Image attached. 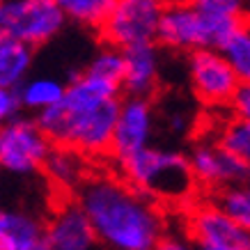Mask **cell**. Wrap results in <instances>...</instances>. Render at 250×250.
I'll return each instance as SVG.
<instances>
[{
	"label": "cell",
	"instance_id": "1",
	"mask_svg": "<svg viewBox=\"0 0 250 250\" xmlns=\"http://www.w3.org/2000/svg\"><path fill=\"white\" fill-rule=\"evenodd\" d=\"M122 87L81 71H69L67 92L58 106L39 113V129L55 147H71L85 156L113 152Z\"/></svg>",
	"mask_w": 250,
	"mask_h": 250
},
{
	"label": "cell",
	"instance_id": "2",
	"mask_svg": "<svg viewBox=\"0 0 250 250\" xmlns=\"http://www.w3.org/2000/svg\"><path fill=\"white\" fill-rule=\"evenodd\" d=\"M78 205L97 243L108 250H156L166 239V218L154 200L113 177H90L78 190Z\"/></svg>",
	"mask_w": 250,
	"mask_h": 250
},
{
	"label": "cell",
	"instance_id": "3",
	"mask_svg": "<svg viewBox=\"0 0 250 250\" xmlns=\"http://www.w3.org/2000/svg\"><path fill=\"white\" fill-rule=\"evenodd\" d=\"M124 182L149 200L174 205H193L197 184L188 163V154L170 147H147L129 159L117 161Z\"/></svg>",
	"mask_w": 250,
	"mask_h": 250
},
{
	"label": "cell",
	"instance_id": "4",
	"mask_svg": "<svg viewBox=\"0 0 250 250\" xmlns=\"http://www.w3.org/2000/svg\"><path fill=\"white\" fill-rule=\"evenodd\" d=\"M67 25L58 0H0V32L28 46H44Z\"/></svg>",
	"mask_w": 250,
	"mask_h": 250
},
{
	"label": "cell",
	"instance_id": "5",
	"mask_svg": "<svg viewBox=\"0 0 250 250\" xmlns=\"http://www.w3.org/2000/svg\"><path fill=\"white\" fill-rule=\"evenodd\" d=\"M53 147L55 145L39 129L35 117L19 115L0 129V167L12 174H32L44 170Z\"/></svg>",
	"mask_w": 250,
	"mask_h": 250
},
{
	"label": "cell",
	"instance_id": "6",
	"mask_svg": "<svg viewBox=\"0 0 250 250\" xmlns=\"http://www.w3.org/2000/svg\"><path fill=\"white\" fill-rule=\"evenodd\" d=\"M163 7L156 0H115L101 35L108 46L126 51L131 46L156 44V32Z\"/></svg>",
	"mask_w": 250,
	"mask_h": 250
},
{
	"label": "cell",
	"instance_id": "7",
	"mask_svg": "<svg viewBox=\"0 0 250 250\" xmlns=\"http://www.w3.org/2000/svg\"><path fill=\"white\" fill-rule=\"evenodd\" d=\"M190 90L205 106L229 108L241 81L218 48H200L186 58Z\"/></svg>",
	"mask_w": 250,
	"mask_h": 250
},
{
	"label": "cell",
	"instance_id": "8",
	"mask_svg": "<svg viewBox=\"0 0 250 250\" xmlns=\"http://www.w3.org/2000/svg\"><path fill=\"white\" fill-rule=\"evenodd\" d=\"M186 234L195 246L202 248L250 250V234L243 232L213 200L188 205Z\"/></svg>",
	"mask_w": 250,
	"mask_h": 250
},
{
	"label": "cell",
	"instance_id": "9",
	"mask_svg": "<svg viewBox=\"0 0 250 250\" xmlns=\"http://www.w3.org/2000/svg\"><path fill=\"white\" fill-rule=\"evenodd\" d=\"M188 163L195 177V184L207 190L220 193L225 188L246 184L248 167L236 161L216 138H200L188 152Z\"/></svg>",
	"mask_w": 250,
	"mask_h": 250
},
{
	"label": "cell",
	"instance_id": "10",
	"mask_svg": "<svg viewBox=\"0 0 250 250\" xmlns=\"http://www.w3.org/2000/svg\"><path fill=\"white\" fill-rule=\"evenodd\" d=\"M156 44L188 55L200 48H209L207 23L195 2H172L163 7Z\"/></svg>",
	"mask_w": 250,
	"mask_h": 250
},
{
	"label": "cell",
	"instance_id": "11",
	"mask_svg": "<svg viewBox=\"0 0 250 250\" xmlns=\"http://www.w3.org/2000/svg\"><path fill=\"white\" fill-rule=\"evenodd\" d=\"M154 136V108L149 99H122L120 117L115 126L113 156L124 161L133 154L152 147Z\"/></svg>",
	"mask_w": 250,
	"mask_h": 250
},
{
	"label": "cell",
	"instance_id": "12",
	"mask_svg": "<svg viewBox=\"0 0 250 250\" xmlns=\"http://www.w3.org/2000/svg\"><path fill=\"white\" fill-rule=\"evenodd\" d=\"M46 250H94L97 236L78 202H64L55 209L44 228Z\"/></svg>",
	"mask_w": 250,
	"mask_h": 250
},
{
	"label": "cell",
	"instance_id": "13",
	"mask_svg": "<svg viewBox=\"0 0 250 250\" xmlns=\"http://www.w3.org/2000/svg\"><path fill=\"white\" fill-rule=\"evenodd\" d=\"M124 60H126V74H124L122 92L133 99H149L161 76L159 44L131 46L124 51Z\"/></svg>",
	"mask_w": 250,
	"mask_h": 250
},
{
	"label": "cell",
	"instance_id": "14",
	"mask_svg": "<svg viewBox=\"0 0 250 250\" xmlns=\"http://www.w3.org/2000/svg\"><path fill=\"white\" fill-rule=\"evenodd\" d=\"M195 5L207 23L209 48L220 51L243 23H248L246 7L239 0H197Z\"/></svg>",
	"mask_w": 250,
	"mask_h": 250
},
{
	"label": "cell",
	"instance_id": "15",
	"mask_svg": "<svg viewBox=\"0 0 250 250\" xmlns=\"http://www.w3.org/2000/svg\"><path fill=\"white\" fill-rule=\"evenodd\" d=\"M44 228L37 216L19 209H0V250H35L44 243Z\"/></svg>",
	"mask_w": 250,
	"mask_h": 250
},
{
	"label": "cell",
	"instance_id": "16",
	"mask_svg": "<svg viewBox=\"0 0 250 250\" xmlns=\"http://www.w3.org/2000/svg\"><path fill=\"white\" fill-rule=\"evenodd\" d=\"M35 62V48L0 32V90L16 92L28 78Z\"/></svg>",
	"mask_w": 250,
	"mask_h": 250
},
{
	"label": "cell",
	"instance_id": "17",
	"mask_svg": "<svg viewBox=\"0 0 250 250\" xmlns=\"http://www.w3.org/2000/svg\"><path fill=\"white\" fill-rule=\"evenodd\" d=\"M44 172L60 190H81V186L90 179L85 154L71 147H53L46 159Z\"/></svg>",
	"mask_w": 250,
	"mask_h": 250
},
{
	"label": "cell",
	"instance_id": "18",
	"mask_svg": "<svg viewBox=\"0 0 250 250\" xmlns=\"http://www.w3.org/2000/svg\"><path fill=\"white\" fill-rule=\"evenodd\" d=\"M67 85H62L53 76H32L16 90L19 104L25 110H35V113H44L48 108L58 106L64 99Z\"/></svg>",
	"mask_w": 250,
	"mask_h": 250
},
{
	"label": "cell",
	"instance_id": "19",
	"mask_svg": "<svg viewBox=\"0 0 250 250\" xmlns=\"http://www.w3.org/2000/svg\"><path fill=\"white\" fill-rule=\"evenodd\" d=\"M218 140L236 161H241L243 166L250 170V122L229 115L228 120H223L216 131Z\"/></svg>",
	"mask_w": 250,
	"mask_h": 250
},
{
	"label": "cell",
	"instance_id": "20",
	"mask_svg": "<svg viewBox=\"0 0 250 250\" xmlns=\"http://www.w3.org/2000/svg\"><path fill=\"white\" fill-rule=\"evenodd\" d=\"M67 19L87 25V28H104L106 19L115 7V0H60Z\"/></svg>",
	"mask_w": 250,
	"mask_h": 250
},
{
	"label": "cell",
	"instance_id": "21",
	"mask_svg": "<svg viewBox=\"0 0 250 250\" xmlns=\"http://www.w3.org/2000/svg\"><path fill=\"white\" fill-rule=\"evenodd\" d=\"M229 67L234 69L241 85H250V21L243 23L241 28L228 39V44L220 48Z\"/></svg>",
	"mask_w": 250,
	"mask_h": 250
},
{
	"label": "cell",
	"instance_id": "22",
	"mask_svg": "<svg viewBox=\"0 0 250 250\" xmlns=\"http://www.w3.org/2000/svg\"><path fill=\"white\" fill-rule=\"evenodd\" d=\"M87 74L97 78H104L108 83L120 85L124 83V74H126V60H124V51L122 48H115V46H104L101 51L94 53L87 67H85Z\"/></svg>",
	"mask_w": 250,
	"mask_h": 250
},
{
	"label": "cell",
	"instance_id": "23",
	"mask_svg": "<svg viewBox=\"0 0 250 250\" xmlns=\"http://www.w3.org/2000/svg\"><path fill=\"white\" fill-rule=\"evenodd\" d=\"M213 202L228 213L243 232L250 234V186L248 184H239V186L220 190V193H216Z\"/></svg>",
	"mask_w": 250,
	"mask_h": 250
},
{
	"label": "cell",
	"instance_id": "24",
	"mask_svg": "<svg viewBox=\"0 0 250 250\" xmlns=\"http://www.w3.org/2000/svg\"><path fill=\"white\" fill-rule=\"evenodd\" d=\"M21 113V104H19V97L16 92L12 90H0V129L7 124V122L16 120Z\"/></svg>",
	"mask_w": 250,
	"mask_h": 250
},
{
	"label": "cell",
	"instance_id": "25",
	"mask_svg": "<svg viewBox=\"0 0 250 250\" xmlns=\"http://www.w3.org/2000/svg\"><path fill=\"white\" fill-rule=\"evenodd\" d=\"M229 113L234 117H241V120L250 122V85H241L239 92L234 94L232 104H229Z\"/></svg>",
	"mask_w": 250,
	"mask_h": 250
},
{
	"label": "cell",
	"instance_id": "26",
	"mask_svg": "<svg viewBox=\"0 0 250 250\" xmlns=\"http://www.w3.org/2000/svg\"><path fill=\"white\" fill-rule=\"evenodd\" d=\"M195 246H190L188 239H182V236H166L163 241L159 243L156 250H193Z\"/></svg>",
	"mask_w": 250,
	"mask_h": 250
},
{
	"label": "cell",
	"instance_id": "27",
	"mask_svg": "<svg viewBox=\"0 0 250 250\" xmlns=\"http://www.w3.org/2000/svg\"><path fill=\"white\" fill-rule=\"evenodd\" d=\"M167 124H170V129H172L174 133H184V131L188 129V120H186V115H179V113L172 115Z\"/></svg>",
	"mask_w": 250,
	"mask_h": 250
},
{
	"label": "cell",
	"instance_id": "28",
	"mask_svg": "<svg viewBox=\"0 0 250 250\" xmlns=\"http://www.w3.org/2000/svg\"><path fill=\"white\" fill-rule=\"evenodd\" d=\"M193 250H211V248H202V246H195Z\"/></svg>",
	"mask_w": 250,
	"mask_h": 250
},
{
	"label": "cell",
	"instance_id": "29",
	"mask_svg": "<svg viewBox=\"0 0 250 250\" xmlns=\"http://www.w3.org/2000/svg\"><path fill=\"white\" fill-rule=\"evenodd\" d=\"M246 184H248V186H250V172H248V179H246Z\"/></svg>",
	"mask_w": 250,
	"mask_h": 250
},
{
	"label": "cell",
	"instance_id": "30",
	"mask_svg": "<svg viewBox=\"0 0 250 250\" xmlns=\"http://www.w3.org/2000/svg\"><path fill=\"white\" fill-rule=\"evenodd\" d=\"M35 250H46V248H44V246H39V248H35Z\"/></svg>",
	"mask_w": 250,
	"mask_h": 250
}]
</instances>
